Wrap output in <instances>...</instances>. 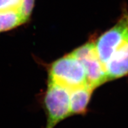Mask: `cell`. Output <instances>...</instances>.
<instances>
[{"mask_svg":"<svg viewBox=\"0 0 128 128\" xmlns=\"http://www.w3.org/2000/svg\"><path fill=\"white\" fill-rule=\"evenodd\" d=\"M35 4V0H23L22 14L28 22L31 18Z\"/></svg>","mask_w":128,"mask_h":128,"instance_id":"9c48e42d","label":"cell"},{"mask_svg":"<svg viewBox=\"0 0 128 128\" xmlns=\"http://www.w3.org/2000/svg\"><path fill=\"white\" fill-rule=\"evenodd\" d=\"M71 53L84 66L88 86L95 90L108 81L104 66L96 51L94 38L90 39Z\"/></svg>","mask_w":128,"mask_h":128,"instance_id":"3957f363","label":"cell"},{"mask_svg":"<svg viewBox=\"0 0 128 128\" xmlns=\"http://www.w3.org/2000/svg\"><path fill=\"white\" fill-rule=\"evenodd\" d=\"M94 90L87 84L70 91L71 116L86 114Z\"/></svg>","mask_w":128,"mask_h":128,"instance_id":"8992f818","label":"cell"},{"mask_svg":"<svg viewBox=\"0 0 128 128\" xmlns=\"http://www.w3.org/2000/svg\"><path fill=\"white\" fill-rule=\"evenodd\" d=\"M48 80L64 86L70 92L87 84L84 66L71 52L49 65Z\"/></svg>","mask_w":128,"mask_h":128,"instance_id":"6da1fadb","label":"cell"},{"mask_svg":"<svg viewBox=\"0 0 128 128\" xmlns=\"http://www.w3.org/2000/svg\"><path fill=\"white\" fill-rule=\"evenodd\" d=\"M27 23L20 12H0V33L10 31Z\"/></svg>","mask_w":128,"mask_h":128,"instance_id":"52a82bcc","label":"cell"},{"mask_svg":"<svg viewBox=\"0 0 128 128\" xmlns=\"http://www.w3.org/2000/svg\"><path fill=\"white\" fill-rule=\"evenodd\" d=\"M128 32V11L124 9L116 24L95 39L96 51L104 66Z\"/></svg>","mask_w":128,"mask_h":128,"instance_id":"277c9868","label":"cell"},{"mask_svg":"<svg viewBox=\"0 0 128 128\" xmlns=\"http://www.w3.org/2000/svg\"><path fill=\"white\" fill-rule=\"evenodd\" d=\"M23 0H0V12H18L22 13Z\"/></svg>","mask_w":128,"mask_h":128,"instance_id":"ba28073f","label":"cell"},{"mask_svg":"<svg viewBox=\"0 0 128 128\" xmlns=\"http://www.w3.org/2000/svg\"><path fill=\"white\" fill-rule=\"evenodd\" d=\"M104 68L108 81L128 75V32L105 64Z\"/></svg>","mask_w":128,"mask_h":128,"instance_id":"5b68a950","label":"cell"},{"mask_svg":"<svg viewBox=\"0 0 128 128\" xmlns=\"http://www.w3.org/2000/svg\"><path fill=\"white\" fill-rule=\"evenodd\" d=\"M43 100L46 114L44 128H55L60 122L71 116L70 92L64 86L48 80Z\"/></svg>","mask_w":128,"mask_h":128,"instance_id":"7a4b0ae2","label":"cell"}]
</instances>
